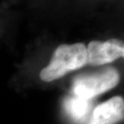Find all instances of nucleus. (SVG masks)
Masks as SVG:
<instances>
[{"mask_svg": "<svg viewBox=\"0 0 124 124\" xmlns=\"http://www.w3.org/2000/svg\"><path fill=\"white\" fill-rule=\"evenodd\" d=\"M88 64L87 48L81 43L61 44L56 49L48 66L39 73L44 81H52Z\"/></svg>", "mask_w": 124, "mask_h": 124, "instance_id": "nucleus-1", "label": "nucleus"}, {"mask_svg": "<svg viewBox=\"0 0 124 124\" xmlns=\"http://www.w3.org/2000/svg\"><path fill=\"white\" fill-rule=\"evenodd\" d=\"M119 79L117 70L112 68L107 69L98 74L77 78L73 85V91L75 96L90 100L115 87Z\"/></svg>", "mask_w": 124, "mask_h": 124, "instance_id": "nucleus-2", "label": "nucleus"}, {"mask_svg": "<svg viewBox=\"0 0 124 124\" xmlns=\"http://www.w3.org/2000/svg\"><path fill=\"white\" fill-rule=\"evenodd\" d=\"M88 63L101 65L117 60L124 56L123 42L111 39L105 42L91 41L87 48Z\"/></svg>", "mask_w": 124, "mask_h": 124, "instance_id": "nucleus-3", "label": "nucleus"}, {"mask_svg": "<svg viewBox=\"0 0 124 124\" xmlns=\"http://www.w3.org/2000/svg\"><path fill=\"white\" fill-rule=\"evenodd\" d=\"M123 98L116 96L97 106L88 124H116L123 120Z\"/></svg>", "mask_w": 124, "mask_h": 124, "instance_id": "nucleus-4", "label": "nucleus"}, {"mask_svg": "<svg viewBox=\"0 0 124 124\" xmlns=\"http://www.w3.org/2000/svg\"><path fill=\"white\" fill-rule=\"evenodd\" d=\"M64 108L67 114L77 122L84 120L90 111V100L80 97H69L64 101Z\"/></svg>", "mask_w": 124, "mask_h": 124, "instance_id": "nucleus-5", "label": "nucleus"}]
</instances>
